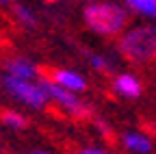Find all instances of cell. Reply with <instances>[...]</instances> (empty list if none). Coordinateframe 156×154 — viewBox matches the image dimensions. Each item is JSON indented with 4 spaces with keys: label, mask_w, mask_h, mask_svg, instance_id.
<instances>
[{
    "label": "cell",
    "mask_w": 156,
    "mask_h": 154,
    "mask_svg": "<svg viewBox=\"0 0 156 154\" xmlns=\"http://www.w3.org/2000/svg\"><path fill=\"white\" fill-rule=\"evenodd\" d=\"M80 154H106V152H102V150H98V148H87V150H83Z\"/></svg>",
    "instance_id": "4fadbf2b"
},
{
    "label": "cell",
    "mask_w": 156,
    "mask_h": 154,
    "mask_svg": "<svg viewBox=\"0 0 156 154\" xmlns=\"http://www.w3.org/2000/svg\"><path fill=\"white\" fill-rule=\"evenodd\" d=\"M122 52L130 61L143 63L156 56V28L154 26H141L126 33L119 41Z\"/></svg>",
    "instance_id": "7a4b0ae2"
},
{
    "label": "cell",
    "mask_w": 156,
    "mask_h": 154,
    "mask_svg": "<svg viewBox=\"0 0 156 154\" xmlns=\"http://www.w3.org/2000/svg\"><path fill=\"white\" fill-rule=\"evenodd\" d=\"M13 11H15V15H17V20L22 22L26 28H33V26L37 24V17H35V13H33L28 7H24V5H15Z\"/></svg>",
    "instance_id": "30bf717a"
},
{
    "label": "cell",
    "mask_w": 156,
    "mask_h": 154,
    "mask_svg": "<svg viewBox=\"0 0 156 154\" xmlns=\"http://www.w3.org/2000/svg\"><path fill=\"white\" fill-rule=\"evenodd\" d=\"M28 154H50V152H44V150H37V152H28Z\"/></svg>",
    "instance_id": "9a60e30c"
},
{
    "label": "cell",
    "mask_w": 156,
    "mask_h": 154,
    "mask_svg": "<svg viewBox=\"0 0 156 154\" xmlns=\"http://www.w3.org/2000/svg\"><path fill=\"white\" fill-rule=\"evenodd\" d=\"M98 128H100L104 134H111V128H108V124H104V122H98Z\"/></svg>",
    "instance_id": "5bb4252c"
},
{
    "label": "cell",
    "mask_w": 156,
    "mask_h": 154,
    "mask_svg": "<svg viewBox=\"0 0 156 154\" xmlns=\"http://www.w3.org/2000/svg\"><path fill=\"white\" fill-rule=\"evenodd\" d=\"M52 83H56L58 87H63V89H67V91H72V93H76V91H83L87 85H85V78L80 74H76V72H69V70H54L52 72Z\"/></svg>",
    "instance_id": "5b68a950"
},
{
    "label": "cell",
    "mask_w": 156,
    "mask_h": 154,
    "mask_svg": "<svg viewBox=\"0 0 156 154\" xmlns=\"http://www.w3.org/2000/svg\"><path fill=\"white\" fill-rule=\"evenodd\" d=\"M85 22L100 35H115L126 24V13L113 2H93L85 9Z\"/></svg>",
    "instance_id": "6da1fadb"
},
{
    "label": "cell",
    "mask_w": 156,
    "mask_h": 154,
    "mask_svg": "<svg viewBox=\"0 0 156 154\" xmlns=\"http://www.w3.org/2000/svg\"><path fill=\"white\" fill-rule=\"evenodd\" d=\"M7 70L11 78H17V81H30L37 76V67L26 59H9Z\"/></svg>",
    "instance_id": "8992f818"
},
{
    "label": "cell",
    "mask_w": 156,
    "mask_h": 154,
    "mask_svg": "<svg viewBox=\"0 0 156 154\" xmlns=\"http://www.w3.org/2000/svg\"><path fill=\"white\" fill-rule=\"evenodd\" d=\"M91 65H93V67H98V70H104V67H108L106 59H104V56H98V54H93V56H91Z\"/></svg>",
    "instance_id": "7c38bea8"
},
{
    "label": "cell",
    "mask_w": 156,
    "mask_h": 154,
    "mask_svg": "<svg viewBox=\"0 0 156 154\" xmlns=\"http://www.w3.org/2000/svg\"><path fill=\"white\" fill-rule=\"evenodd\" d=\"M115 91L119 95H124V98H136L141 93V83L132 74H122L115 81Z\"/></svg>",
    "instance_id": "52a82bcc"
},
{
    "label": "cell",
    "mask_w": 156,
    "mask_h": 154,
    "mask_svg": "<svg viewBox=\"0 0 156 154\" xmlns=\"http://www.w3.org/2000/svg\"><path fill=\"white\" fill-rule=\"evenodd\" d=\"M39 87L44 89V93L48 95V100L58 102L69 115H74V117H87V115L91 113V109H89L87 104H83L72 91H67V89H63V87H58V85L52 83L50 78H41Z\"/></svg>",
    "instance_id": "3957f363"
},
{
    "label": "cell",
    "mask_w": 156,
    "mask_h": 154,
    "mask_svg": "<svg viewBox=\"0 0 156 154\" xmlns=\"http://www.w3.org/2000/svg\"><path fill=\"white\" fill-rule=\"evenodd\" d=\"M2 83H5L9 93H13L17 100H22L24 104H28L33 109H41L48 100L44 89L35 83H30V81H17V78H11V76H5Z\"/></svg>",
    "instance_id": "277c9868"
},
{
    "label": "cell",
    "mask_w": 156,
    "mask_h": 154,
    "mask_svg": "<svg viewBox=\"0 0 156 154\" xmlns=\"http://www.w3.org/2000/svg\"><path fill=\"white\" fill-rule=\"evenodd\" d=\"M128 7L134 9L136 13L156 20V0H128Z\"/></svg>",
    "instance_id": "9c48e42d"
},
{
    "label": "cell",
    "mask_w": 156,
    "mask_h": 154,
    "mask_svg": "<svg viewBox=\"0 0 156 154\" xmlns=\"http://www.w3.org/2000/svg\"><path fill=\"white\" fill-rule=\"evenodd\" d=\"M124 145L132 152H139V154H147L152 150V141L141 132H128L124 137Z\"/></svg>",
    "instance_id": "ba28073f"
},
{
    "label": "cell",
    "mask_w": 156,
    "mask_h": 154,
    "mask_svg": "<svg viewBox=\"0 0 156 154\" xmlns=\"http://www.w3.org/2000/svg\"><path fill=\"white\" fill-rule=\"evenodd\" d=\"M2 122L11 128H26V120H24V115H20V113H13V111H5L2 113Z\"/></svg>",
    "instance_id": "8fae6325"
},
{
    "label": "cell",
    "mask_w": 156,
    "mask_h": 154,
    "mask_svg": "<svg viewBox=\"0 0 156 154\" xmlns=\"http://www.w3.org/2000/svg\"><path fill=\"white\" fill-rule=\"evenodd\" d=\"M0 2H7V0H0Z\"/></svg>",
    "instance_id": "2e32d148"
}]
</instances>
